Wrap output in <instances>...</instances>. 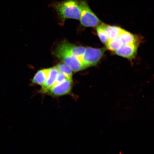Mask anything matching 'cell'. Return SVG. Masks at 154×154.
I'll return each instance as SVG.
<instances>
[{"instance_id":"1","label":"cell","mask_w":154,"mask_h":154,"mask_svg":"<svg viewBox=\"0 0 154 154\" xmlns=\"http://www.w3.org/2000/svg\"><path fill=\"white\" fill-rule=\"evenodd\" d=\"M51 6L56 11L61 21L67 19H80V8L79 0H65L52 3Z\"/></svg>"},{"instance_id":"2","label":"cell","mask_w":154,"mask_h":154,"mask_svg":"<svg viewBox=\"0 0 154 154\" xmlns=\"http://www.w3.org/2000/svg\"><path fill=\"white\" fill-rule=\"evenodd\" d=\"M53 53L57 57L68 65L74 72H78L86 68L67 48L64 41L58 44Z\"/></svg>"},{"instance_id":"3","label":"cell","mask_w":154,"mask_h":154,"mask_svg":"<svg viewBox=\"0 0 154 154\" xmlns=\"http://www.w3.org/2000/svg\"><path fill=\"white\" fill-rule=\"evenodd\" d=\"M80 8V23L86 27H96L101 21L92 11L86 0H79Z\"/></svg>"},{"instance_id":"4","label":"cell","mask_w":154,"mask_h":154,"mask_svg":"<svg viewBox=\"0 0 154 154\" xmlns=\"http://www.w3.org/2000/svg\"><path fill=\"white\" fill-rule=\"evenodd\" d=\"M106 50L104 48H86L82 61V64L86 68L96 64L103 55Z\"/></svg>"},{"instance_id":"5","label":"cell","mask_w":154,"mask_h":154,"mask_svg":"<svg viewBox=\"0 0 154 154\" xmlns=\"http://www.w3.org/2000/svg\"><path fill=\"white\" fill-rule=\"evenodd\" d=\"M72 78H68L50 88L45 93L53 97H58L69 94L72 90Z\"/></svg>"},{"instance_id":"6","label":"cell","mask_w":154,"mask_h":154,"mask_svg":"<svg viewBox=\"0 0 154 154\" xmlns=\"http://www.w3.org/2000/svg\"><path fill=\"white\" fill-rule=\"evenodd\" d=\"M137 48V44H124L114 52L115 54L118 55L131 59L135 56Z\"/></svg>"},{"instance_id":"7","label":"cell","mask_w":154,"mask_h":154,"mask_svg":"<svg viewBox=\"0 0 154 154\" xmlns=\"http://www.w3.org/2000/svg\"><path fill=\"white\" fill-rule=\"evenodd\" d=\"M59 71L56 66L50 68L48 77L44 84L41 86L38 92L42 94H45L46 92L54 84Z\"/></svg>"},{"instance_id":"8","label":"cell","mask_w":154,"mask_h":154,"mask_svg":"<svg viewBox=\"0 0 154 154\" xmlns=\"http://www.w3.org/2000/svg\"><path fill=\"white\" fill-rule=\"evenodd\" d=\"M50 68L40 69L35 74L31 80V84L41 86L46 82L49 75Z\"/></svg>"},{"instance_id":"9","label":"cell","mask_w":154,"mask_h":154,"mask_svg":"<svg viewBox=\"0 0 154 154\" xmlns=\"http://www.w3.org/2000/svg\"><path fill=\"white\" fill-rule=\"evenodd\" d=\"M65 45L72 54L82 63L83 57L85 51V48L77 46L64 41Z\"/></svg>"},{"instance_id":"10","label":"cell","mask_w":154,"mask_h":154,"mask_svg":"<svg viewBox=\"0 0 154 154\" xmlns=\"http://www.w3.org/2000/svg\"><path fill=\"white\" fill-rule=\"evenodd\" d=\"M104 25L108 40L118 37L123 29L116 26H111L104 23Z\"/></svg>"},{"instance_id":"11","label":"cell","mask_w":154,"mask_h":154,"mask_svg":"<svg viewBox=\"0 0 154 154\" xmlns=\"http://www.w3.org/2000/svg\"><path fill=\"white\" fill-rule=\"evenodd\" d=\"M118 37L123 45L137 43L138 40L137 37L123 29Z\"/></svg>"},{"instance_id":"12","label":"cell","mask_w":154,"mask_h":154,"mask_svg":"<svg viewBox=\"0 0 154 154\" xmlns=\"http://www.w3.org/2000/svg\"><path fill=\"white\" fill-rule=\"evenodd\" d=\"M55 66L59 72L63 73L69 78H72L73 71L64 62L60 63Z\"/></svg>"},{"instance_id":"13","label":"cell","mask_w":154,"mask_h":154,"mask_svg":"<svg viewBox=\"0 0 154 154\" xmlns=\"http://www.w3.org/2000/svg\"><path fill=\"white\" fill-rule=\"evenodd\" d=\"M123 45L122 42L118 37L109 40L106 44V48L110 50L114 51L120 48Z\"/></svg>"},{"instance_id":"14","label":"cell","mask_w":154,"mask_h":154,"mask_svg":"<svg viewBox=\"0 0 154 154\" xmlns=\"http://www.w3.org/2000/svg\"><path fill=\"white\" fill-rule=\"evenodd\" d=\"M104 24L102 23L96 27V30L101 41L102 43L106 44L108 40L104 29Z\"/></svg>"},{"instance_id":"15","label":"cell","mask_w":154,"mask_h":154,"mask_svg":"<svg viewBox=\"0 0 154 154\" xmlns=\"http://www.w3.org/2000/svg\"><path fill=\"white\" fill-rule=\"evenodd\" d=\"M68 78H68L63 73L59 72L53 85L59 83Z\"/></svg>"}]
</instances>
